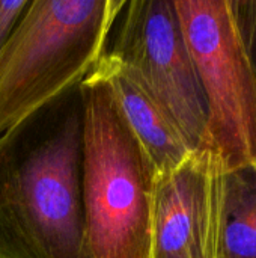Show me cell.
Here are the masks:
<instances>
[{"label": "cell", "instance_id": "cell-1", "mask_svg": "<svg viewBox=\"0 0 256 258\" xmlns=\"http://www.w3.org/2000/svg\"><path fill=\"white\" fill-rule=\"evenodd\" d=\"M80 83L0 135V258H94Z\"/></svg>", "mask_w": 256, "mask_h": 258}, {"label": "cell", "instance_id": "cell-2", "mask_svg": "<svg viewBox=\"0 0 256 258\" xmlns=\"http://www.w3.org/2000/svg\"><path fill=\"white\" fill-rule=\"evenodd\" d=\"M83 200L94 258H151L157 171L95 68L80 83Z\"/></svg>", "mask_w": 256, "mask_h": 258}, {"label": "cell", "instance_id": "cell-3", "mask_svg": "<svg viewBox=\"0 0 256 258\" xmlns=\"http://www.w3.org/2000/svg\"><path fill=\"white\" fill-rule=\"evenodd\" d=\"M121 0H30L0 54V135L81 83L104 54Z\"/></svg>", "mask_w": 256, "mask_h": 258}, {"label": "cell", "instance_id": "cell-4", "mask_svg": "<svg viewBox=\"0 0 256 258\" xmlns=\"http://www.w3.org/2000/svg\"><path fill=\"white\" fill-rule=\"evenodd\" d=\"M208 106L207 150L225 171L256 162V76L229 0H175Z\"/></svg>", "mask_w": 256, "mask_h": 258}, {"label": "cell", "instance_id": "cell-5", "mask_svg": "<svg viewBox=\"0 0 256 258\" xmlns=\"http://www.w3.org/2000/svg\"><path fill=\"white\" fill-rule=\"evenodd\" d=\"M122 12L107 53L134 73L193 151L207 150L208 106L175 0H130Z\"/></svg>", "mask_w": 256, "mask_h": 258}, {"label": "cell", "instance_id": "cell-6", "mask_svg": "<svg viewBox=\"0 0 256 258\" xmlns=\"http://www.w3.org/2000/svg\"><path fill=\"white\" fill-rule=\"evenodd\" d=\"M223 174L214 153L196 150L157 175L151 258H220Z\"/></svg>", "mask_w": 256, "mask_h": 258}, {"label": "cell", "instance_id": "cell-7", "mask_svg": "<svg viewBox=\"0 0 256 258\" xmlns=\"http://www.w3.org/2000/svg\"><path fill=\"white\" fill-rule=\"evenodd\" d=\"M94 68L110 83L128 125L149 156L157 175L174 169L193 151L131 70L107 51Z\"/></svg>", "mask_w": 256, "mask_h": 258}, {"label": "cell", "instance_id": "cell-8", "mask_svg": "<svg viewBox=\"0 0 256 258\" xmlns=\"http://www.w3.org/2000/svg\"><path fill=\"white\" fill-rule=\"evenodd\" d=\"M220 258H256V166L225 171Z\"/></svg>", "mask_w": 256, "mask_h": 258}, {"label": "cell", "instance_id": "cell-9", "mask_svg": "<svg viewBox=\"0 0 256 258\" xmlns=\"http://www.w3.org/2000/svg\"><path fill=\"white\" fill-rule=\"evenodd\" d=\"M231 15L256 76V0H229Z\"/></svg>", "mask_w": 256, "mask_h": 258}, {"label": "cell", "instance_id": "cell-10", "mask_svg": "<svg viewBox=\"0 0 256 258\" xmlns=\"http://www.w3.org/2000/svg\"><path fill=\"white\" fill-rule=\"evenodd\" d=\"M30 0H0V54Z\"/></svg>", "mask_w": 256, "mask_h": 258}, {"label": "cell", "instance_id": "cell-11", "mask_svg": "<svg viewBox=\"0 0 256 258\" xmlns=\"http://www.w3.org/2000/svg\"><path fill=\"white\" fill-rule=\"evenodd\" d=\"M253 165H255V166H256V162H255V163H253Z\"/></svg>", "mask_w": 256, "mask_h": 258}]
</instances>
